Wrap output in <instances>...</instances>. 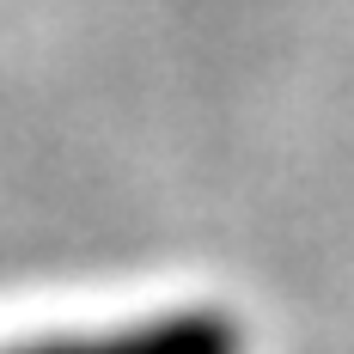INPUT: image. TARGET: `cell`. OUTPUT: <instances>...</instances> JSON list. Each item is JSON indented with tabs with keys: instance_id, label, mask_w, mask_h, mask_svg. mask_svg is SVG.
Wrapping results in <instances>:
<instances>
[{
	"instance_id": "obj_1",
	"label": "cell",
	"mask_w": 354,
	"mask_h": 354,
	"mask_svg": "<svg viewBox=\"0 0 354 354\" xmlns=\"http://www.w3.org/2000/svg\"><path fill=\"white\" fill-rule=\"evenodd\" d=\"M0 354H245V330L220 306H177L153 318L116 324V330H80V336H37Z\"/></svg>"
}]
</instances>
